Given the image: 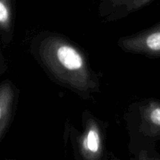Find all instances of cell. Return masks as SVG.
Wrapping results in <instances>:
<instances>
[{
  "label": "cell",
  "mask_w": 160,
  "mask_h": 160,
  "mask_svg": "<svg viewBox=\"0 0 160 160\" xmlns=\"http://www.w3.org/2000/svg\"><path fill=\"white\" fill-rule=\"evenodd\" d=\"M30 52L52 81L84 100L101 92L102 73L92 69L88 55L65 34L50 31L36 34Z\"/></svg>",
  "instance_id": "cell-1"
},
{
  "label": "cell",
  "mask_w": 160,
  "mask_h": 160,
  "mask_svg": "<svg viewBox=\"0 0 160 160\" xmlns=\"http://www.w3.org/2000/svg\"><path fill=\"white\" fill-rule=\"evenodd\" d=\"M123 120L130 152L138 159H159L155 148L160 142V99L148 98L131 103Z\"/></svg>",
  "instance_id": "cell-2"
},
{
  "label": "cell",
  "mask_w": 160,
  "mask_h": 160,
  "mask_svg": "<svg viewBox=\"0 0 160 160\" xmlns=\"http://www.w3.org/2000/svg\"><path fill=\"white\" fill-rule=\"evenodd\" d=\"M82 129L78 130L70 121L65 123L63 139L69 144L77 160L107 159L106 147L109 122L103 121L86 109L81 117Z\"/></svg>",
  "instance_id": "cell-3"
},
{
  "label": "cell",
  "mask_w": 160,
  "mask_h": 160,
  "mask_svg": "<svg viewBox=\"0 0 160 160\" xmlns=\"http://www.w3.org/2000/svg\"><path fill=\"white\" fill-rule=\"evenodd\" d=\"M117 45L124 52L152 59L160 58V22L135 34L121 37Z\"/></svg>",
  "instance_id": "cell-4"
},
{
  "label": "cell",
  "mask_w": 160,
  "mask_h": 160,
  "mask_svg": "<svg viewBox=\"0 0 160 160\" xmlns=\"http://www.w3.org/2000/svg\"><path fill=\"white\" fill-rule=\"evenodd\" d=\"M20 96V90L12 81L0 84V142L3 141L13 122Z\"/></svg>",
  "instance_id": "cell-5"
},
{
  "label": "cell",
  "mask_w": 160,
  "mask_h": 160,
  "mask_svg": "<svg viewBox=\"0 0 160 160\" xmlns=\"http://www.w3.org/2000/svg\"><path fill=\"white\" fill-rule=\"evenodd\" d=\"M154 0H102L98 17L106 22H115L149 5Z\"/></svg>",
  "instance_id": "cell-6"
},
{
  "label": "cell",
  "mask_w": 160,
  "mask_h": 160,
  "mask_svg": "<svg viewBox=\"0 0 160 160\" xmlns=\"http://www.w3.org/2000/svg\"><path fill=\"white\" fill-rule=\"evenodd\" d=\"M15 19L14 0H0V39L2 48L9 46L13 39Z\"/></svg>",
  "instance_id": "cell-7"
},
{
  "label": "cell",
  "mask_w": 160,
  "mask_h": 160,
  "mask_svg": "<svg viewBox=\"0 0 160 160\" xmlns=\"http://www.w3.org/2000/svg\"><path fill=\"white\" fill-rule=\"evenodd\" d=\"M6 67V66L4 64V59H3L2 56V52L1 51V64H0V73H1V74H2L5 72V70H6V68H7V67Z\"/></svg>",
  "instance_id": "cell-8"
}]
</instances>
